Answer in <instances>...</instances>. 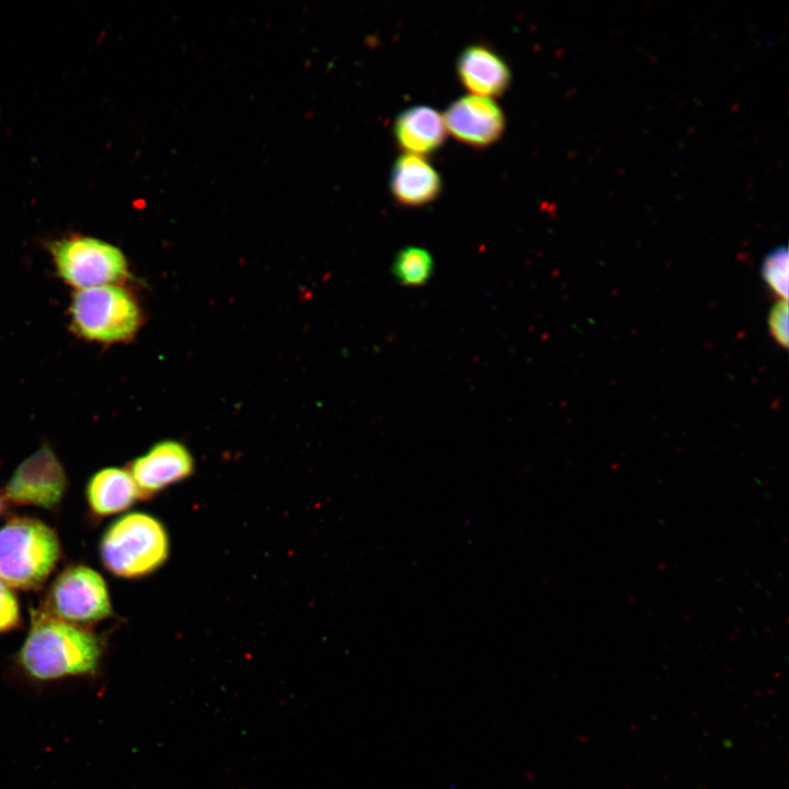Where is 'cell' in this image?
<instances>
[{
  "instance_id": "6da1fadb",
  "label": "cell",
  "mask_w": 789,
  "mask_h": 789,
  "mask_svg": "<svg viewBox=\"0 0 789 789\" xmlns=\"http://www.w3.org/2000/svg\"><path fill=\"white\" fill-rule=\"evenodd\" d=\"M104 652L103 640L89 628L58 619L42 609L31 614V627L16 662L35 682L95 676Z\"/></svg>"
},
{
  "instance_id": "7a4b0ae2",
  "label": "cell",
  "mask_w": 789,
  "mask_h": 789,
  "mask_svg": "<svg viewBox=\"0 0 789 789\" xmlns=\"http://www.w3.org/2000/svg\"><path fill=\"white\" fill-rule=\"evenodd\" d=\"M169 536L156 517L140 512L114 521L100 541L104 568L116 576L136 579L159 569L168 559Z\"/></svg>"
},
{
  "instance_id": "3957f363",
  "label": "cell",
  "mask_w": 789,
  "mask_h": 789,
  "mask_svg": "<svg viewBox=\"0 0 789 789\" xmlns=\"http://www.w3.org/2000/svg\"><path fill=\"white\" fill-rule=\"evenodd\" d=\"M60 558L57 534L43 522L15 517L0 528V579L10 587L39 588Z\"/></svg>"
},
{
  "instance_id": "277c9868",
  "label": "cell",
  "mask_w": 789,
  "mask_h": 789,
  "mask_svg": "<svg viewBox=\"0 0 789 789\" xmlns=\"http://www.w3.org/2000/svg\"><path fill=\"white\" fill-rule=\"evenodd\" d=\"M70 313L72 328L80 336L105 343L130 339L140 322L134 299L114 285L77 290Z\"/></svg>"
},
{
  "instance_id": "5b68a950",
  "label": "cell",
  "mask_w": 789,
  "mask_h": 789,
  "mask_svg": "<svg viewBox=\"0 0 789 789\" xmlns=\"http://www.w3.org/2000/svg\"><path fill=\"white\" fill-rule=\"evenodd\" d=\"M39 609L85 628L113 614L105 581L82 564L69 565L56 576Z\"/></svg>"
},
{
  "instance_id": "8992f818",
  "label": "cell",
  "mask_w": 789,
  "mask_h": 789,
  "mask_svg": "<svg viewBox=\"0 0 789 789\" xmlns=\"http://www.w3.org/2000/svg\"><path fill=\"white\" fill-rule=\"evenodd\" d=\"M52 254L64 281L80 289L113 285L127 275L123 252L96 238L76 236L61 239L52 245Z\"/></svg>"
},
{
  "instance_id": "52a82bcc",
  "label": "cell",
  "mask_w": 789,
  "mask_h": 789,
  "mask_svg": "<svg viewBox=\"0 0 789 789\" xmlns=\"http://www.w3.org/2000/svg\"><path fill=\"white\" fill-rule=\"evenodd\" d=\"M67 484L61 462L49 447L43 446L16 467L2 498L14 504L53 510L61 502Z\"/></svg>"
},
{
  "instance_id": "ba28073f",
  "label": "cell",
  "mask_w": 789,
  "mask_h": 789,
  "mask_svg": "<svg viewBox=\"0 0 789 789\" xmlns=\"http://www.w3.org/2000/svg\"><path fill=\"white\" fill-rule=\"evenodd\" d=\"M443 119L446 129L457 140L477 148L494 144L505 129L502 110L491 99L479 95L454 101Z\"/></svg>"
},
{
  "instance_id": "9c48e42d",
  "label": "cell",
  "mask_w": 789,
  "mask_h": 789,
  "mask_svg": "<svg viewBox=\"0 0 789 789\" xmlns=\"http://www.w3.org/2000/svg\"><path fill=\"white\" fill-rule=\"evenodd\" d=\"M194 468L188 449L179 442L163 441L136 458L130 473L140 499H148L164 488L187 478Z\"/></svg>"
},
{
  "instance_id": "30bf717a",
  "label": "cell",
  "mask_w": 789,
  "mask_h": 789,
  "mask_svg": "<svg viewBox=\"0 0 789 789\" xmlns=\"http://www.w3.org/2000/svg\"><path fill=\"white\" fill-rule=\"evenodd\" d=\"M456 68L464 87L479 96H500L512 80L506 61L481 44L466 47L458 56Z\"/></svg>"
},
{
  "instance_id": "8fae6325",
  "label": "cell",
  "mask_w": 789,
  "mask_h": 789,
  "mask_svg": "<svg viewBox=\"0 0 789 789\" xmlns=\"http://www.w3.org/2000/svg\"><path fill=\"white\" fill-rule=\"evenodd\" d=\"M390 191L404 206H423L435 201L442 192V179L423 157L404 153L393 163Z\"/></svg>"
},
{
  "instance_id": "7c38bea8",
  "label": "cell",
  "mask_w": 789,
  "mask_h": 789,
  "mask_svg": "<svg viewBox=\"0 0 789 789\" xmlns=\"http://www.w3.org/2000/svg\"><path fill=\"white\" fill-rule=\"evenodd\" d=\"M393 134L401 149L411 155H430L442 147L446 137L443 116L426 105L411 106L395 119Z\"/></svg>"
},
{
  "instance_id": "4fadbf2b",
  "label": "cell",
  "mask_w": 789,
  "mask_h": 789,
  "mask_svg": "<svg viewBox=\"0 0 789 789\" xmlns=\"http://www.w3.org/2000/svg\"><path fill=\"white\" fill-rule=\"evenodd\" d=\"M85 494L89 507L96 517L119 513L140 500L128 470L113 467L95 472L88 481Z\"/></svg>"
},
{
  "instance_id": "5bb4252c",
  "label": "cell",
  "mask_w": 789,
  "mask_h": 789,
  "mask_svg": "<svg viewBox=\"0 0 789 789\" xmlns=\"http://www.w3.org/2000/svg\"><path fill=\"white\" fill-rule=\"evenodd\" d=\"M433 266L434 262L427 250L410 245L397 253L392 272L402 285L421 286L430 279Z\"/></svg>"
},
{
  "instance_id": "9a60e30c",
  "label": "cell",
  "mask_w": 789,
  "mask_h": 789,
  "mask_svg": "<svg viewBox=\"0 0 789 789\" xmlns=\"http://www.w3.org/2000/svg\"><path fill=\"white\" fill-rule=\"evenodd\" d=\"M788 250L785 245L771 250L762 265L765 283L782 300L788 298Z\"/></svg>"
},
{
  "instance_id": "2e32d148",
  "label": "cell",
  "mask_w": 789,
  "mask_h": 789,
  "mask_svg": "<svg viewBox=\"0 0 789 789\" xmlns=\"http://www.w3.org/2000/svg\"><path fill=\"white\" fill-rule=\"evenodd\" d=\"M19 604L10 587L0 579V633L20 626Z\"/></svg>"
},
{
  "instance_id": "e0dca14e",
  "label": "cell",
  "mask_w": 789,
  "mask_h": 789,
  "mask_svg": "<svg viewBox=\"0 0 789 789\" xmlns=\"http://www.w3.org/2000/svg\"><path fill=\"white\" fill-rule=\"evenodd\" d=\"M768 327L774 340L782 347L788 346V304L787 300H779L770 309Z\"/></svg>"
},
{
  "instance_id": "ac0fdd59",
  "label": "cell",
  "mask_w": 789,
  "mask_h": 789,
  "mask_svg": "<svg viewBox=\"0 0 789 789\" xmlns=\"http://www.w3.org/2000/svg\"><path fill=\"white\" fill-rule=\"evenodd\" d=\"M3 506H4V505H3V498L0 495V513H1L2 510H3Z\"/></svg>"
}]
</instances>
